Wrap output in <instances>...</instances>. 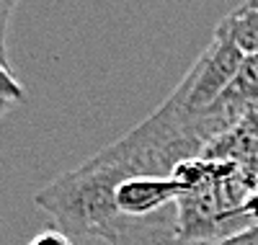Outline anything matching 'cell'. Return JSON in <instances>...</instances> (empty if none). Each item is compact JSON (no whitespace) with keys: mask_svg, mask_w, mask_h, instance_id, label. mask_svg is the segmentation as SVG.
Here are the masks:
<instances>
[{"mask_svg":"<svg viewBox=\"0 0 258 245\" xmlns=\"http://www.w3.org/2000/svg\"><path fill=\"white\" fill-rule=\"evenodd\" d=\"M243 62H245V54L230 39L214 31L207 49L194 62V68L188 70L183 83L176 88V96L181 98L186 111L202 114L204 108H209L227 91L232 78L243 68Z\"/></svg>","mask_w":258,"mask_h":245,"instance_id":"1","label":"cell"},{"mask_svg":"<svg viewBox=\"0 0 258 245\" xmlns=\"http://www.w3.org/2000/svg\"><path fill=\"white\" fill-rule=\"evenodd\" d=\"M188 191L176 175H129L114 189V207L121 217H150L176 204Z\"/></svg>","mask_w":258,"mask_h":245,"instance_id":"2","label":"cell"},{"mask_svg":"<svg viewBox=\"0 0 258 245\" xmlns=\"http://www.w3.org/2000/svg\"><path fill=\"white\" fill-rule=\"evenodd\" d=\"M217 34H222L225 39H230L245 57L258 54V11L240 3L235 11H230L214 29Z\"/></svg>","mask_w":258,"mask_h":245,"instance_id":"3","label":"cell"},{"mask_svg":"<svg viewBox=\"0 0 258 245\" xmlns=\"http://www.w3.org/2000/svg\"><path fill=\"white\" fill-rule=\"evenodd\" d=\"M220 98L235 108L245 111V114L258 106V54L245 57L243 68L238 70V75L232 78V83L227 85V91Z\"/></svg>","mask_w":258,"mask_h":245,"instance_id":"4","label":"cell"},{"mask_svg":"<svg viewBox=\"0 0 258 245\" xmlns=\"http://www.w3.org/2000/svg\"><path fill=\"white\" fill-rule=\"evenodd\" d=\"M186 245H258V225H248L227 237H214V240H188Z\"/></svg>","mask_w":258,"mask_h":245,"instance_id":"5","label":"cell"},{"mask_svg":"<svg viewBox=\"0 0 258 245\" xmlns=\"http://www.w3.org/2000/svg\"><path fill=\"white\" fill-rule=\"evenodd\" d=\"M16 0H0V65L11 68L8 62V29H11V16L16 11Z\"/></svg>","mask_w":258,"mask_h":245,"instance_id":"6","label":"cell"},{"mask_svg":"<svg viewBox=\"0 0 258 245\" xmlns=\"http://www.w3.org/2000/svg\"><path fill=\"white\" fill-rule=\"evenodd\" d=\"M26 98V91L13 75H11V68L0 65V101H11V103H21Z\"/></svg>","mask_w":258,"mask_h":245,"instance_id":"7","label":"cell"},{"mask_svg":"<svg viewBox=\"0 0 258 245\" xmlns=\"http://www.w3.org/2000/svg\"><path fill=\"white\" fill-rule=\"evenodd\" d=\"M29 245H75V242L64 230L54 227V230H41L39 235H34Z\"/></svg>","mask_w":258,"mask_h":245,"instance_id":"8","label":"cell"},{"mask_svg":"<svg viewBox=\"0 0 258 245\" xmlns=\"http://www.w3.org/2000/svg\"><path fill=\"white\" fill-rule=\"evenodd\" d=\"M243 212L248 214V219L253 222V225H258V186H255V191H253V196L245 202V207H243Z\"/></svg>","mask_w":258,"mask_h":245,"instance_id":"9","label":"cell"},{"mask_svg":"<svg viewBox=\"0 0 258 245\" xmlns=\"http://www.w3.org/2000/svg\"><path fill=\"white\" fill-rule=\"evenodd\" d=\"M11 108H13V103H11V101H0V119H3Z\"/></svg>","mask_w":258,"mask_h":245,"instance_id":"10","label":"cell"},{"mask_svg":"<svg viewBox=\"0 0 258 245\" xmlns=\"http://www.w3.org/2000/svg\"><path fill=\"white\" fill-rule=\"evenodd\" d=\"M245 6H250V8H255V11H258V0H245Z\"/></svg>","mask_w":258,"mask_h":245,"instance_id":"11","label":"cell"},{"mask_svg":"<svg viewBox=\"0 0 258 245\" xmlns=\"http://www.w3.org/2000/svg\"><path fill=\"white\" fill-rule=\"evenodd\" d=\"M16 3H18V0H16Z\"/></svg>","mask_w":258,"mask_h":245,"instance_id":"12","label":"cell"}]
</instances>
